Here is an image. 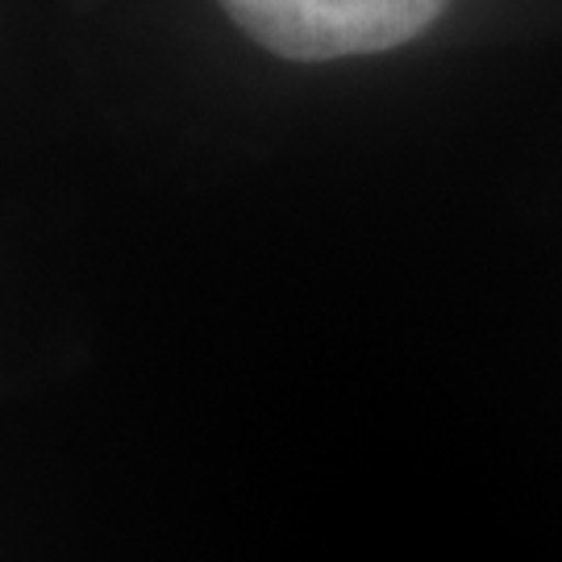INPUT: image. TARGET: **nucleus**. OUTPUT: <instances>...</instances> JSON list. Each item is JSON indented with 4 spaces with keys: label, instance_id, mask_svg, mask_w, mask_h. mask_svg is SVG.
Returning <instances> with one entry per match:
<instances>
[{
    "label": "nucleus",
    "instance_id": "f257e3e1",
    "mask_svg": "<svg viewBox=\"0 0 562 562\" xmlns=\"http://www.w3.org/2000/svg\"><path fill=\"white\" fill-rule=\"evenodd\" d=\"M225 13L283 59L371 55L425 34L446 0H222Z\"/></svg>",
    "mask_w": 562,
    "mask_h": 562
}]
</instances>
